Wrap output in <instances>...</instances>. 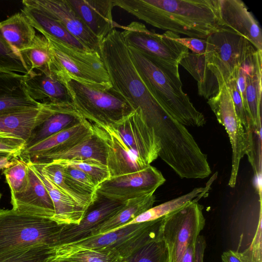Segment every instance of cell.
I'll use <instances>...</instances> for the list:
<instances>
[{"label":"cell","instance_id":"7","mask_svg":"<svg viewBox=\"0 0 262 262\" xmlns=\"http://www.w3.org/2000/svg\"><path fill=\"white\" fill-rule=\"evenodd\" d=\"M195 200L163 217L165 251L160 262H182L190 243L205 225L203 206Z\"/></svg>","mask_w":262,"mask_h":262},{"label":"cell","instance_id":"18","mask_svg":"<svg viewBox=\"0 0 262 262\" xmlns=\"http://www.w3.org/2000/svg\"><path fill=\"white\" fill-rule=\"evenodd\" d=\"M53 104L0 114V136L16 137L27 141L35 129L50 115Z\"/></svg>","mask_w":262,"mask_h":262},{"label":"cell","instance_id":"22","mask_svg":"<svg viewBox=\"0 0 262 262\" xmlns=\"http://www.w3.org/2000/svg\"><path fill=\"white\" fill-rule=\"evenodd\" d=\"M96 125L99 129L106 143V166L110 178L135 172L149 166L134 156L108 126Z\"/></svg>","mask_w":262,"mask_h":262},{"label":"cell","instance_id":"5","mask_svg":"<svg viewBox=\"0 0 262 262\" xmlns=\"http://www.w3.org/2000/svg\"><path fill=\"white\" fill-rule=\"evenodd\" d=\"M78 111L91 123L111 126L135 111L112 86L93 85L72 79L63 80Z\"/></svg>","mask_w":262,"mask_h":262},{"label":"cell","instance_id":"14","mask_svg":"<svg viewBox=\"0 0 262 262\" xmlns=\"http://www.w3.org/2000/svg\"><path fill=\"white\" fill-rule=\"evenodd\" d=\"M220 24L262 51V31L259 24L241 0H218Z\"/></svg>","mask_w":262,"mask_h":262},{"label":"cell","instance_id":"46","mask_svg":"<svg viewBox=\"0 0 262 262\" xmlns=\"http://www.w3.org/2000/svg\"><path fill=\"white\" fill-rule=\"evenodd\" d=\"M15 158L11 156L3 158L0 159V170L7 168L15 163Z\"/></svg>","mask_w":262,"mask_h":262},{"label":"cell","instance_id":"27","mask_svg":"<svg viewBox=\"0 0 262 262\" xmlns=\"http://www.w3.org/2000/svg\"><path fill=\"white\" fill-rule=\"evenodd\" d=\"M0 30L6 41L19 54L31 47L36 35L35 29L21 12L0 22Z\"/></svg>","mask_w":262,"mask_h":262},{"label":"cell","instance_id":"11","mask_svg":"<svg viewBox=\"0 0 262 262\" xmlns=\"http://www.w3.org/2000/svg\"><path fill=\"white\" fill-rule=\"evenodd\" d=\"M108 126L126 147L146 165L159 157L160 146L153 128L138 108L122 121Z\"/></svg>","mask_w":262,"mask_h":262},{"label":"cell","instance_id":"35","mask_svg":"<svg viewBox=\"0 0 262 262\" xmlns=\"http://www.w3.org/2000/svg\"><path fill=\"white\" fill-rule=\"evenodd\" d=\"M28 72L20 54L6 41L0 30V72L26 74Z\"/></svg>","mask_w":262,"mask_h":262},{"label":"cell","instance_id":"20","mask_svg":"<svg viewBox=\"0 0 262 262\" xmlns=\"http://www.w3.org/2000/svg\"><path fill=\"white\" fill-rule=\"evenodd\" d=\"M27 163L29 183L24 191L11 194L12 208L52 219L54 208L49 192L31 165Z\"/></svg>","mask_w":262,"mask_h":262},{"label":"cell","instance_id":"26","mask_svg":"<svg viewBox=\"0 0 262 262\" xmlns=\"http://www.w3.org/2000/svg\"><path fill=\"white\" fill-rule=\"evenodd\" d=\"M24 78V74L0 72V114L41 105L28 94Z\"/></svg>","mask_w":262,"mask_h":262},{"label":"cell","instance_id":"31","mask_svg":"<svg viewBox=\"0 0 262 262\" xmlns=\"http://www.w3.org/2000/svg\"><path fill=\"white\" fill-rule=\"evenodd\" d=\"M36 164L54 185L74 200L86 211L96 199L97 194V196H93L80 190L65 175L62 165L55 162Z\"/></svg>","mask_w":262,"mask_h":262},{"label":"cell","instance_id":"9","mask_svg":"<svg viewBox=\"0 0 262 262\" xmlns=\"http://www.w3.org/2000/svg\"><path fill=\"white\" fill-rule=\"evenodd\" d=\"M163 217L123 226L112 232L91 235L72 243L92 249H108L121 260H126L144 245L162 236Z\"/></svg>","mask_w":262,"mask_h":262},{"label":"cell","instance_id":"49","mask_svg":"<svg viewBox=\"0 0 262 262\" xmlns=\"http://www.w3.org/2000/svg\"><path fill=\"white\" fill-rule=\"evenodd\" d=\"M116 262H127V261L126 260H118Z\"/></svg>","mask_w":262,"mask_h":262},{"label":"cell","instance_id":"16","mask_svg":"<svg viewBox=\"0 0 262 262\" xmlns=\"http://www.w3.org/2000/svg\"><path fill=\"white\" fill-rule=\"evenodd\" d=\"M92 125L93 132L70 148L55 154L35 155L25 161L43 164L58 160H91L106 165V143L98 127Z\"/></svg>","mask_w":262,"mask_h":262},{"label":"cell","instance_id":"12","mask_svg":"<svg viewBox=\"0 0 262 262\" xmlns=\"http://www.w3.org/2000/svg\"><path fill=\"white\" fill-rule=\"evenodd\" d=\"M165 181L161 171L150 165L135 172L110 178L98 186L97 194L111 200L126 202L155 192Z\"/></svg>","mask_w":262,"mask_h":262},{"label":"cell","instance_id":"42","mask_svg":"<svg viewBox=\"0 0 262 262\" xmlns=\"http://www.w3.org/2000/svg\"><path fill=\"white\" fill-rule=\"evenodd\" d=\"M26 142L20 138L0 136V152L7 154L13 158L19 157Z\"/></svg>","mask_w":262,"mask_h":262},{"label":"cell","instance_id":"1","mask_svg":"<svg viewBox=\"0 0 262 262\" xmlns=\"http://www.w3.org/2000/svg\"><path fill=\"white\" fill-rule=\"evenodd\" d=\"M139 19L161 30L206 39L220 31L218 0H113Z\"/></svg>","mask_w":262,"mask_h":262},{"label":"cell","instance_id":"30","mask_svg":"<svg viewBox=\"0 0 262 262\" xmlns=\"http://www.w3.org/2000/svg\"><path fill=\"white\" fill-rule=\"evenodd\" d=\"M51 252L53 257L67 262H116L121 260L110 250L92 249L72 243L56 245L52 248Z\"/></svg>","mask_w":262,"mask_h":262},{"label":"cell","instance_id":"32","mask_svg":"<svg viewBox=\"0 0 262 262\" xmlns=\"http://www.w3.org/2000/svg\"><path fill=\"white\" fill-rule=\"evenodd\" d=\"M212 182L208 183L205 187L195 188L185 194L152 207L123 226L154 221L182 208L193 200L199 201L205 196Z\"/></svg>","mask_w":262,"mask_h":262},{"label":"cell","instance_id":"48","mask_svg":"<svg viewBox=\"0 0 262 262\" xmlns=\"http://www.w3.org/2000/svg\"><path fill=\"white\" fill-rule=\"evenodd\" d=\"M9 156H11L7 154H5V153H1L0 152V159H2V158H5V157H9Z\"/></svg>","mask_w":262,"mask_h":262},{"label":"cell","instance_id":"23","mask_svg":"<svg viewBox=\"0 0 262 262\" xmlns=\"http://www.w3.org/2000/svg\"><path fill=\"white\" fill-rule=\"evenodd\" d=\"M85 120L86 119L78 111L73 103L53 104L52 112L33 132L26 142L24 149Z\"/></svg>","mask_w":262,"mask_h":262},{"label":"cell","instance_id":"2","mask_svg":"<svg viewBox=\"0 0 262 262\" xmlns=\"http://www.w3.org/2000/svg\"><path fill=\"white\" fill-rule=\"evenodd\" d=\"M206 39L208 48L205 53L189 52L180 64L197 81L199 95L208 99L233 77L256 49L244 38L223 28Z\"/></svg>","mask_w":262,"mask_h":262},{"label":"cell","instance_id":"38","mask_svg":"<svg viewBox=\"0 0 262 262\" xmlns=\"http://www.w3.org/2000/svg\"><path fill=\"white\" fill-rule=\"evenodd\" d=\"M165 248L162 235L144 245L126 260L127 262H160Z\"/></svg>","mask_w":262,"mask_h":262},{"label":"cell","instance_id":"40","mask_svg":"<svg viewBox=\"0 0 262 262\" xmlns=\"http://www.w3.org/2000/svg\"><path fill=\"white\" fill-rule=\"evenodd\" d=\"M162 35L166 38L171 39L181 43L193 53L203 54L208 50V42L206 38L181 37L180 35L170 31H166Z\"/></svg>","mask_w":262,"mask_h":262},{"label":"cell","instance_id":"34","mask_svg":"<svg viewBox=\"0 0 262 262\" xmlns=\"http://www.w3.org/2000/svg\"><path fill=\"white\" fill-rule=\"evenodd\" d=\"M51 162L78 169L87 174L98 186L110 178L106 165L91 160H58Z\"/></svg>","mask_w":262,"mask_h":262},{"label":"cell","instance_id":"4","mask_svg":"<svg viewBox=\"0 0 262 262\" xmlns=\"http://www.w3.org/2000/svg\"><path fill=\"white\" fill-rule=\"evenodd\" d=\"M64 226L49 217L0 209V255L36 245H58Z\"/></svg>","mask_w":262,"mask_h":262},{"label":"cell","instance_id":"41","mask_svg":"<svg viewBox=\"0 0 262 262\" xmlns=\"http://www.w3.org/2000/svg\"><path fill=\"white\" fill-rule=\"evenodd\" d=\"M242 253L250 262H262L261 207L260 205L258 223L250 246Z\"/></svg>","mask_w":262,"mask_h":262},{"label":"cell","instance_id":"43","mask_svg":"<svg viewBox=\"0 0 262 262\" xmlns=\"http://www.w3.org/2000/svg\"><path fill=\"white\" fill-rule=\"evenodd\" d=\"M222 262H250L248 258L238 251L229 250L221 255Z\"/></svg>","mask_w":262,"mask_h":262},{"label":"cell","instance_id":"3","mask_svg":"<svg viewBox=\"0 0 262 262\" xmlns=\"http://www.w3.org/2000/svg\"><path fill=\"white\" fill-rule=\"evenodd\" d=\"M128 48L136 71L159 103L184 125L203 126L206 124L205 117L183 91L180 77L164 69L138 50Z\"/></svg>","mask_w":262,"mask_h":262},{"label":"cell","instance_id":"6","mask_svg":"<svg viewBox=\"0 0 262 262\" xmlns=\"http://www.w3.org/2000/svg\"><path fill=\"white\" fill-rule=\"evenodd\" d=\"M51 60L49 69L63 80L72 79L85 84L112 86L99 53L82 50L56 39L46 37Z\"/></svg>","mask_w":262,"mask_h":262},{"label":"cell","instance_id":"17","mask_svg":"<svg viewBox=\"0 0 262 262\" xmlns=\"http://www.w3.org/2000/svg\"><path fill=\"white\" fill-rule=\"evenodd\" d=\"M24 76L26 90L33 100L43 104L73 103L65 82L49 69L31 71Z\"/></svg>","mask_w":262,"mask_h":262},{"label":"cell","instance_id":"25","mask_svg":"<svg viewBox=\"0 0 262 262\" xmlns=\"http://www.w3.org/2000/svg\"><path fill=\"white\" fill-rule=\"evenodd\" d=\"M26 162L31 165L49 192L54 208L52 220L59 225H78L86 210L54 185L37 164Z\"/></svg>","mask_w":262,"mask_h":262},{"label":"cell","instance_id":"10","mask_svg":"<svg viewBox=\"0 0 262 262\" xmlns=\"http://www.w3.org/2000/svg\"><path fill=\"white\" fill-rule=\"evenodd\" d=\"M207 103L218 122L225 127L232 148V167L228 185L235 187L241 160L248 154L249 143L248 136L237 116L234 104L226 84L218 93L209 98Z\"/></svg>","mask_w":262,"mask_h":262},{"label":"cell","instance_id":"28","mask_svg":"<svg viewBox=\"0 0 262 262\" xmlns=\"http://www.w3.org/2000/svg\"><path fill=\"white\" fill-rule=\"evenodd\" d=\"M21 12L25 15L34 28L45 37L53 38L79 49L91 51L86 49L59 22L40 10L23 6Z\"/></svg>","mask_w":262,"mask_h":262},{"label":"cell","instance_id":"15","mask_svg":"<svg viewBox=\"0 0 262 262\" xmlns=\"http://www.w3.org/2000/svg\"><path fill=\"white\" fill-rule=\"evenodd\" d=\"M126 202L111 200L97 194L78 225L64 226L59 245L72 243L90 236L100 225L119 211Z\"/></svg>","mask_w":262,"mask_h":262},{"label":"cell","instance_id":"33","mask_svg":"<svg viewBox=\"0 0 262 262\" xmlns=\"http://www.w3.org/2000/svg\"><path fill=\"white\" fill-rule=\"evenodd\" d=\"M20 55L29 72L49 69L51 60L49 45L47 39L42 34H36L31 47L20 52Z\"/></svg>","mask_w":262,"mask_h":262},{"label":"cell","instance_id":"29","mask_svg":"<svg viewBox=\"0 0 262 262\" xmlns=\"http://www.w3.org/2000/svg\"><path fill=\"white\" fill-rule=\"evenodd\" d=\"M155 201L154 192L127 201L119 211L100 225L90 236L108 233L119 228L152 207Z\"/></svg>","mask_w":262,"mask_h":262},{"label":"cell","instance_id":"24","mask_svg":"<svg viewBox=\"0 0 262 262\" xmlns=\"http://www.w3.org/2000/svg\"><path fill=\"white\" fill-rule=\"evenodd\" d=\"M93 131L92 124L85 120L77 125L60 131L24 149L19 157L25 161L37 155H50L61 152L79 142Z\"/></svg>","mask_w":262,"mask_h":262},{"label":"cell","instance_id":"39","mask_svg":"<svg viewBox=\"0 0 262 262\" xmlns=\"http://www.w3.org/2000/svg\"><path fill=\"white\" fill-rule=\"evenodd\" d=\"M63 167L65 175L80 190L85 194L97 196V186L87 174L75 168Z\"/></svg>","mask_w":262,"mask_h":262},{"label":"cell","instance_id":"50","mask_svg":"<svg viewBox=\"0 0 262 262\" xmlns=\"http://www.w3.org/2000/svg\"><path fill=\"white\" fill-rule=\"evenodd\" d=\"M1 198H2V194H1V193L0 192V201H1Z\"/></svg>","mask_w":262,"mask_h":262},{"label":"cell","instance_id":"47","mask_svg":"<svg viewBox=\"0 0 262 262\" xmlns=\"http://www.w3.org/2000/svg\"><path fill=\"white\" fill-rule=\"evenodd\" d=\"M52 255L45 262H67L53 257Z\"/></svg>","mask_w":262,"mask_h":262},{"label":"cell","instance_id":"45","mask_svg":"<svg viewBox=\"0 0 262 262\" xmlns=\"http://www.w3.org/2000/svg\"><path fill=\"white\" fill-rule=\"evenodd\" d=\"M196 238L190 243L182 259V262H193L194 252Z\"/></svg>","mask_w":262,"mask_h":262},{"label":"cell","instance_id":"21","mask_svg":"<svg viewBox=\"0 0 262 262\" xmlns=\"http://www.w3.org/2000/svg\"><path fill=\"white\" fill-rule=\"evenodd\" d=\"M246 73V100L254 132L261 136L262 51L255 50L243 63Z\"/></svg>","mask_w":262,"mask_h":262},{"label":"cell","instance_id":"8","mask_svg":"<svg viewBox=\"0 0 262 262\" xmlns=\"http://www.w3.org/2000/svg\"><path fill=\"white\" fill-rule=\"evenodd\" d=\"M121 29L128 46L138 50L164 69L180 77L179 66L189 52L187 48L162 34L149 30L138 21L122 26Z\"/></svg>","mask_w":262,"mask_h":262},{"label":"cell","instance_id":"37","mask_svg":"<svg viewBox=\"0 0 262 262\" xmlns=\"http://www.w3.org/2000/svg\"><path fill=\"white\" fill-rule=\"evenodd\" d=\"M50 247L36 245L0 255V262H45L52 254Z\"/></svg>","mask_w":262,"mask_h":262},{"label":"cell","instance_id":"36","mask_svg":"<svg viewBox=\"0 0 262 262\" xmlns=\"http://www.w3.org/2000/svg\"><path fill=\"white\" fill-rule=\"evenodd\" d=\"M11 194L20 192L29 183V167L27 163L21 159L15 158V163L3 169Z\"/></svg>","mask_w":262,"mask_h":262},{"label":"cell","instance_id":"19","mask_svg":"<svg viewBox=\"0 0 262 262\" xmlns=\"http://www.w3.org/2000/svg\"><path fill=\"white\" fill-rule=\"evenodd\" d=\"M89 30L101 42L114 29L122 26L113 20V0H68Z\"/></svg>","mask_w":262,"mask_h":262},{"label":"cell","instance_id":"44","mask_svg":"<svg viewBox=\"0 0 262 262\" xmlns=\"http://www.w3.org/2000/svg\"><path fill=\"white\" fill-rule=\"evenodd\" d=\"M206 247V242L204 236L199 235L195 245L193 262H204V256Z\"/></svg>","mask_w":262,"mask_h":262},{"label":"cell","instance_id":"13","mask_svg":"<svg viewBox=\"0 0 262 262\" xmlns=\"http://www.w3.org/2000/svg\"><path fill=\"white\" fill-rule=\"evenodd\" d=\"M22 4L42 11L59 22L88 50L100 54L101 42L89 30L68 0H24Z\"/></svg>","mask_w":262,"mask_h":262}]
</instances>
